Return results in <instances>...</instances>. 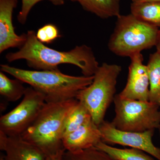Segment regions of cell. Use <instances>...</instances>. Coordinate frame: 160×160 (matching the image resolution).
I'll return each instance as SVG.
<instances>
[{"instance_id": "8fae6325", "label": "cell", "mask_w": 160, "mask_h": 160, "mask_svg": "<svg viewBox=\"0 0 160 160\" xmlns=\"http://www.w3.org/2000/svg\"><path fill=\"white\" fill-rule=\"evenodd\" d=\"M0 149L6 152L4 160H45L47 156L22 136H8L0 131Z\"/></svg>"}, {"instance_id": "ac0fdd59", "label": "cell", "mask_w": 160, "mask_h": 160, "mask_svg": "<svg viewBox=\"0 0 160 160\" xmlns=\"http://www.w3.org/2000/svg\"><path fill=\"white\" fill-rule=\"evenodd\" d=\"M18 79H11L3 72H0V94L9 102H14L24 96L26 88Z\"/></svg>"}, {"instance_id": "30bf717a", "label": "cell", "mask_w": 160, "mask_h": 160, "mask_svg": "<svg viewBox=\"0 0 160 160\" xmlns=\"http://www.w3.org/2000/svg\"><path fill=\"white\" fill-rule=\"evenodd\" d=\"M18 2V0H0L1 53L9 48H20L26 42V34H16L12 23V13Z\"/></svg>"}, {"instance_id": "d6986e66", "label": "cell", "mask_w": 160, "mask_h": 160, "mask_svg": "<svg viewBox=\"0 0 160 160\" xmlns=\"http://www.w3.org/2000/svg\"><path fill=\"white\" fill-rule=\"evenodd\" d=\"M62 160H115L96 147L77 152L66 151Z\"/></svg>"}, {"instance_id": "5b68a950", "label": "cell", "mask_w": 160, "mask_h": 160, "mask_svg": "<svg viewBox=\"0 0 160 160\" xmlns=\"http://www.w3.org/2000/svg\"><path fill=\"white\" fill-rule=\"evenodd\" d=\"M121 71L122 67L119 65L103 63L95 73L91 84L81 90L76 97L89 110L98 126L105 121L106 111L113 102Z\"/></svg>"}, {"instance_id": "9a60e30c", "label": "cell", "mask_w": 160, "mask_h": 160, "mask_svg": "<svg viewBox=\"0 0 160 160\" xmlns=\"http://www.w3.org/2000/svg\"><path fill=\"white\" fill-rule=\"evenodd\" d=\"M149 73V101L160 106V51L150 55L146 65Z\"/></svg>"}, {"instance_id": "7c38bea8", "label": "cell", "mask_w": 160, "mask_h": 160, "mask_svg": "<svg viewBox=\"0 0 160 160\" xmlns=\"http://www.w3.org/2000/svg\"><path fill=\"white\" fill-rule=\"evenodd\" d=\"M101 141L102 135L98 126L92 120L66 135L62 139L64 148L66 151L72 152L95 147Z\"/></svg>"}, {"instance_id": "5bb4252c", "label": "cell", "mask_w": 160, "mask_h": 160, "mask_svg": "<svg viewBox=\"0 0 160 160\" xmlns=\"http://www.w3.org/2000/svg\"><path fill=\"white\" fill-rule=\"evenodd\" d=\"M130 11L131 14L141 21L160 27V2H132Z\"/></svg>"}, {"instance_id": "277c9868", "label": "cell", "mask_w": 160, "mask_h": 160, "mask_svg": "<svg viewBox=\"0 0 160 160\" xmlns=\"http://www.w3.org/2000/svg\"><path fill=\"white\" fill-rule=\"evenodd\" d=\"M158 28L130 14L120 15L108 43L109 50L119 56L131 57L156 46Z\"/></svg>"}, {"instance_id": "ba28073f", "label": "cell", "mask_w": 160, "mask_h": 160, "mask_svg": "<svg viewBox=\"0 0 160 160\" xmlns=\"http://www.w3.org/2000/svg\"><path fill=\"white\" fill-rule=\"evenodd\" d=\"M98 127L103 142L140 149L160 160V148L155 146L152 142L155 130L142 132L122 131L116 128L110 122L105 121Z\"/></svg>"}, {"instance_id": "7402d4cb", "label": "cell", "mask_w": 160, "mask_h": 160, "mask_svg": "<svg viewBox=\"0 0 160 160\" xmlns=\"http://www.w3.org/2000/svg\"><path fill=\"white\" fill-rule=\"evenodd\" d=\"M65 151L66 150H63L54 155L47 157L45 160H62L63 154Z\"/></svg>"}, {"instance_id": "52a82bcc", "label": "cell", "mask_w": 160, "mask_h": 160, "mask_svg": "<svg viewBox=\"0 0 160 160\" xmlns=\"http://www.w3.org/2000/svg\"><path fill=\"white\" fill-rule=\"evenodd\" d=\"M42 93L32 87L26 88L22 101L0 118V131L8 136H21L31 126L46 104Z\"/></svg>"}, {"instance_id": "7a4b0ae2", "label": "cell", "mask_w": 160, "mask_h": 160, "mask_svg": "<svg viewBox=\"0 0 160 160\" xmlns=\"http://www.w3.org/2000/svg\"><path fill=\"white\" fill-rule=\"evenodd\" d=\"M1 71L30 85L42 93L47 103L76 99L81 90L91 84L94 77L93 76L69 75L61 72L59 69L26 70L6 64L1 65Z\"/></svg>"}, {"instance_id": "6da1fadb", "label": "cell", "mask_w": 160, "mask_h": 160, "mask_svg": "<svg viewBox=\"0 0 160 160\" xmlns=\"http://www.w3.org/2000/svg\"><path fill=\"white\" fill-rule=\"evenodd\" d=\"M26 34V42L19 50L6 54L8 62L25 60L28 66L37 70H56L59 65L71 64L79 67L87 77L94 75L99 66L89 46L83 45L69 51H58L40 42L34 31L29 30Z\"/></svg>"}, {"instance_id": "8992f818", "label": "cell", "mask_w": 160, "mask_h": 160, "mask_svg": "<svg viewBox=\"0 0 160 160\" xmlns=\"http://www.w3.org/2000/svg\"><path fill=\"white\" fill-rule=\"evenodd\" d=\"M115 115L111 122L117 129L142 132L158 129L160 106L149 101L129 99L116 95L113 100Z\"/></svg>"}, {"instance_id": "2e32d148", "label": "cell", "mask_w": 160, "mask_h": 160, "mask_svg": "<svg viewBox=\"0 0 160 160\" xmlns=\"http://www.w3.org/2000/svg\"><path fill=\"white\" fill-rule=\"evenodd\" d=\"M95 147L106 152L115 160H155L145 152L135 148H116L102 141L98 143Z\"/></svg>"}, {"instance_id": "cb8c5ba5", "label": "cell", "mask_w": 160, "mask_h": 160, "mask_svg": "<svg viewBox=\"0 0 160 160\" xmlns=\"http://www.w3.org/2000/svg\"><path fill=\"white\" fill-rule=\"evenodd\" d=\"M132 2H160V0H132Z\"/></svg>"}, {"instance_id": "4fadbf2b", "label": "cell", "mask_w": 160, "mask_h": 160, "mask_svg": "<svg viewBox=\"0 0 160 160\" xmlns=\"http://www.w3.org/2000/svg\"><path fill=\"white\" fill-rule=\"evenodd\" d=\"M87 11L102 18H118L120 15V0H78Z\"/></svg>"}, {"instance_id": "484cf974", "label": "cell", "mask_w": 160, "mask_h": 160, "mask_svg": "<svg viewBox=\"0 0 160 160\" xmlns=\"http://www.w3.org/2000/svg\"><path fill=\"white\" fill-rule=\"evenodd\" d=\"M158 130H159V136H160V126L158 128Z\"/></svg>"}, {"instance_id": "44dd1931", "label": "cell", "mask_w": 160, "mask_h": 160, "mask_svg": "<svg viewBox=\"0 0 160 160\" xmlns=\"http://www.w3.org/2000/svg\"><path fill=\"white\" fill-rule=\"evenodd\" d=\"M44 0H22V6L21 11L18 16V22L24 25L27 21V18L31 9L37 4ZM56 6H60L63 4L65 0H47Z\"/></svg>"}, {"instance_id": "ffe728a7", "label": "cell", "mask_w": 160, "mask_h": 160, "mask_svg": "<svg viewBox=\"0 0 160 160\" xmlns=\"http://www.w3.org/2000/svg\"><path fill=\"white\" fill-rule=\"evenodd\" d=\"M57 27L52 24H46L38 30L36 37L41 42L50 44L60 37Z\"/></svg>"}, {"instance_id": "9c48e42d", "label": "cell", "mask_w": 160, "mask_h": 160, "mask_svg": "<svg viewBox=\"0 0 160 160\" xmlns=\"http://www.w3.org/2000/svg\"><path fill=\"white\" fill-rule=\"evenodd\" d=\"M131 62L126 86L118 95L129 99L149 101V82L147 66L141 52L130 57Z\"/></svg>"}, {"instance_id": "d4e9b609", "label": "cell", "mask_w": 160, "mask_h": 160, "mask_svg": "<svg viewBox=\"0 0 160 160\" xmlns=\"http://www.w3.org/2000/svg\"><path fill=\"white\" fill-rule=\"evenodd\" d=\"M0 160H4V158H3V156H1V158H0Z\"/></svg>"}, {"instance_id": "603a6c76", "label": "cell", "mask_w": 160, "mask_h": 160, "mask_svg": "<svg viewBox=\"0 0 160 160\" xmlns=\"http://www.w3.org/2000/svg\"><path fill=\"white\" fill-rule=\"evenodd\" d=\"M156 47L157 50L160 51V29L159 30L158 34L157 42Z\"/></svg>"}, {"instance_id": "4316f807", "label": "cell", "mask_w": 160, "mask_h": 160, "mask_svg": "<svg viewBox=\"0 0 160 160\" xmlns=\"http://www.w3.org/2000/svg\"><path fill=\"white\" fill-rule=\"evenodd\" d=\"M70 1H72V2H78V0H70Z\"/></svg>"}, {"instance_id": "3957f363", "label": "cell", "mask_w": 160, "mask_h": 160, "mask_svg": "<svg viewBox=\"0 0 160 160\" xmlns=\"http://www.w3.org/2000/svg\"><path fill=\"white\" fill-rule=\"evenodd\" d=\"M78 102L73 99L46 102L34 122L22 134V138L47 157L66 150L62 142L64 126L68 115Z\"/></svg>"}, {"instance_id": "e0dca14e", "label": "cell", "mask_w": 160, "mask_h": 160, "mask_svg": "<svg viewBox=\"0 0 160 160\" xmlns=\"http://www.w3.org/2000/svg\"><path fill=\"white\" fill-rule=\"evenodd\" d=\"M91 120L92 118L89 110L82 103L78 101L66 118L64 136L78 129Z\"/></svg>"}]
</instances>
